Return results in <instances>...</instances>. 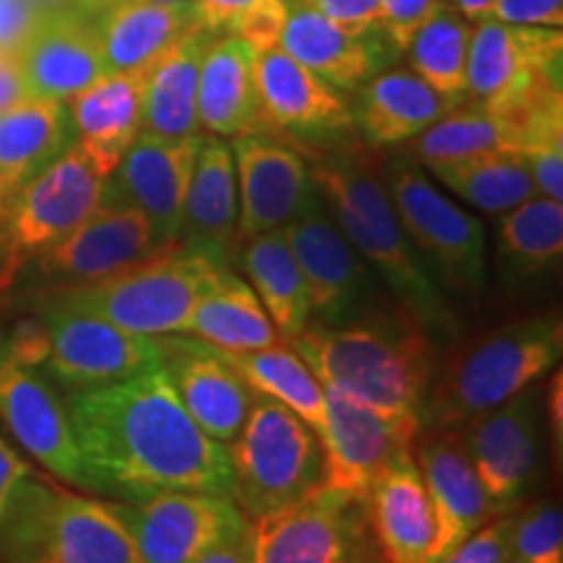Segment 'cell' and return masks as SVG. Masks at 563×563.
I'll return each mask as SVG.
<instances>
[{
    "instance_id": "8",
    "label": "cell",
    "mask_w": 563,
    "mask_h": 563,
    "mask_svg": "<svg viewBox=\"0 0 563 563\" xmlns=\"http://www.w3.org/2000/svg\"><path fill=\"white\" fill-rule=\"evenodd\" d=\"M384 186L407 238L433 277L454 292L481 295L488 285L485 224L443 196L407 154L384 162Z\"/></svg>"
},
{
    "instance_id": "1",
    "label": "cell",
    "mask_w": 563,
    "mask_h": 563,
    "mask_svg": "<svg viewBox=\"0 0 563 563\" xmlns=\"http://www.w3.org/2000/svg\"><path fill=\"white\" fill-rule=\"evenodd\" d=\"M87 490L139 504L167 490L232 493L230 449L203 433L162 365L66 394Z\"/></svg>"
},
{
    "instance_id": "18",
    "label": "cell",
    "mask_w": 563,
    "mask_h": 563,
    "mask_svg": "<svg viewBox=\"0 0 563 563\" xmlns=\"http://www.w3.org/2000/svg\"><path fill=\"white\" fill-rule=\"evenodd\" d=\"M203 133L165 139L141 131L104 178L100 203L139 209L165 243L178 245L183 232V203Z\"/></svg>"
},
{
    "instance_id": "36",
    "label": "cell",
    "mask_w": 563,
    "mask_h": 563,
    "mask_svg": "<svg viewBox=\"0 0 563 563\" xmlns=\"http://www.w3.org/2000/svg\"><path fill=\"white\" fill-rule=\"evenodd\" d=\"M224 361L241 373V378L258 397L279 402L282 407L298 415L316 435H323L327 428V399L323 384L313 376V371L302 363V357L285 344H272L262 350L232 352L222 350Z\"/></svg>"
},
{
    "instance_id": "30",
    "label": "cell",
    "mask_w": 563,
    "mask_h": 563,
    "mask_svg": "<svg viewBox=\"0 0 563 563\" xmlns=\"http://www.w3.org/2000/svg\"><path fill=\"white\" fill-rule=\"evenodd\" d=\"M196 115L199 129L220 139H235L262 125L253 84V53L232 34H217L203 53Z\"/></svg>"
},
{
    "instance_id": "39",
    "label": "cell",
    "mask_w": 563,
    "mask_h": 563,
    "mask_svg": "<svg viewBox=\"0 0 563 563\" xmlns=\"http://www.w3.org/2000/svg\"><path fill=\"white\" fill-rule=\"evenodd\" d=\"M470 34H473V21L443 5L412 34L402 55H407L410 68L422 81L462 102L467 100L464 70H467Z\"/></svg>"
},
{
    "instance_id": "26",
    "label": "cell",
    "mask_w": 563,
    "mask_h": 563,
    "mask_svg": "<svg viewBox=\"0 0 563 563\" xmlns=\"http://www.w3.org/2000/svg\"><path fill=\"white\" fill-rule=\"evenodd\" d=\"M368 519L384 563H433L435 514L412 449L394 456L373 485Z\"/></svg>"
},
{
    "instance_id": "55",
    "label": "cell",
    "mask_w": 563,
    "mask_h": 563,
    "mask_svg": "<svg viewBox=\"0 0 563 563\" xmlns=\"http://www.w3.org/2000/svg\"><path fill=\"white\" fill-rule=\"evenodd\" d=\"M118 3H123V0H81L84 9H89V11H110L112 5H118Z\"/></svg>"
},
{
    "instance_id": "15",
    "label": "cell",
    "mask_w": 563,
    "mask_h": 563,
    "mask_svg": "<svg viewBox=\"0 0 563 563\" xmlns=\"http://www.w3.org/2000/svg\"><path fill=\"white\" fill-rule=\"evenodd\" d=\"M323 485L368 504L373 485L394 456L412 449L420 422L386 418L332 386H323Z\"/></svg>"
},
{
    "instance_id": "20",
    "label": "cell",
    "mask_w": 563,
    "mask_h": 563,
    "mask_svg": "<svg viewBox=\"0 0 563 563\" xmlns=\"http://www.w3.org/2000/svg\"><path fill=\"white\" fill-rule=\"evenodd\" d=\"M162 368L203 433L230 446L249 418L256 391L224 361L222 350L194 334L157 336Z\"/></svg>"
},
{
    "instance_id": "48",
    "label": "cell",
    "mask_w": 563,
    "mask_h": 563,
    "mask_svg": "<svg viewBox=\"0 0 563 563\" xmlns=\"http://www.w3.org/2000/svg\"><path fill=\"white\" fill-rule=\"evenodd\" d=\"M42 16L30 0H0V53H19Z\"/></svg>"
},
{
    "instance_id": "33",
    "label": "cell",
    "mask_w": 563,
    "mask_h": 563,
    "mask_svg": "<svg viewBox=\"0 0 563 563\" xmlns=\"http://www.w3.org/2000/svg\"><path fill=\"white\" fill-rule=\"evenodd\" d=\"M238 230V175L228 139L203 133L196 154L186 203H183L180 243L235 249Z\"/></svg>"
},
{
    "instance_id": "27",
    "label": "cell",
    "mask_w": 563,
    "mask_h": 563,
    "mask_svg": "<svg viewBox=\"0 0 563 563\" xmlns=\"http://www.w3.org/2000/svg\"><path fill=\"white\" fill-rule=\"evenodd\" d=\"M352 95V125L371 146L407 144L460 104V100H452L422 81L412 68L389 66L371 76Z\"/></svg>"
},
{
    "instance_id": "47",
    "label": "cell",
    "mask_w": 563,
    "mask_h": 563,
    "mask_svg": "<svg viewBox=\"0 0 563 563\" xmlns=\"http://www.w3.org/2000/svg\"><path fill=\"white\" fill-rule=\"evenodd\" d=\"M488 16L506 21V24L561 30L563 0H493Z\"/></svg>"
},
{
    "instance_id": "11",
    "label": "cell",
    "mask_w": 563,
    "mask_h": 563,
    "mask_svg": "<svg viewBox=\"0 0 563 563\" xmlns=\"http://www.w3.org/2000/svg\"><path fill=\"white\" fill-rule=\"evenodd\" d=\"M170 249L175 245L162 241L139 209L100 203L89 220L26 264L21 274L42 298L115 277Z\"/></svg>"
},
{
    "instance_id": "45",
    "label": "cell",
    "mask_w": 563,
    "mask_h": 563,
    "mask_svg": "<svg viewBox=\"0 0 563 563\" xmlns=\"http://www.w3.org/2000/svg\"><path fill=\"white\" fill-rule=\"evenodd\" d=\"M34 481V470L26 464L11 443L0 435V551H3L5 534L16 517L21 501H24L26 488Z\"/></svg>"
},
{
    "instance_id": "53",
    "label": "cell",
    "mask_w": 563,
    "mask_h": 563,
    "mask_svg": "<svg viewBox=\"0 0 563 563\" xmlns=\"http://www.w3.org/2000/svg\"><path fill=\"white\" fill-rule=\"evenodd\" d=\"M443 3H446L449 9H454L456 13H462V16L470 21L488 16L493 9V0H443Z\"/></svg>"
},
{
    "instance_id": "37",
    "label": "cell",
    "mask_w": 563,
    "mask_h": 563,
    "mask_svg": "<svg viewBox=\"0 0 563 563\" xmlns=\"http://www.w3.org/2000/svg\"><path fill=\"white\" fill-rule=\"evenodd\" d=\"M428 173L470 207L490 217H504L534 196L532 175L522 154L511 150L483 152L475 157L439 162Z\"/></svg>"
},
{
    "instance_id": "6",
    "label": "cell",
    "mask_w": 563,
    "mask_h": 563,
    "mask_svg": "<svg viewBox=\"0 0 563 563\" xmlns=\"http://www.w3.org/2000/svg\"><path fill=\"white\" fill-rule=\"evenodd\" d=\"M3 563H141L123 501L81 496L34 475L5 534Z\"/></svg>"
},
{
    "instance_id": "5",
    "label": "cell",
    "mask_w": 563,
    "mask_h": 563,
    "mask_svg": "<svg viewBox=\"0 0 563 563\" xmlns=\"http://www.w3.org/2000/svg\"><path fill=\"white\" fill-rule=\"evenodd\" d=\"M228 262L230 253L214 245L178 243L115 277L76 290L42 295L40 300L100 316L131 334H188V319L203 282L217 266Z\"/></svg>"
},
{
    "instance_id": "16",
    "label": "cell",
    "mask_w": 563,
    "mask_h": 563,
    "mask_svg": "<svg viewBox=\"0 0 563 563\" xmlns=\"http://www.w3.org/2000/svg\"><path fill=\"white\" fill-rule=\"evenodd\" d=\"M0 422L55 481L87 488L66 399L45 373L13 355L5 334H0Z\"/></svg>"
},
{
    "instance_id": "38",
    "label": "cell",
    "mask_w": 563,
    "mask_h": 563,
    "mask_svg": "<svg viewBox=\"0 0 563 563\" xmlns=\"http://www.w3.org/2000/svg\"><path fill=\"white\" fill-rule=\"evenodd\" d=\"M498 264L506 277L538 279L559 269L563 256V203L534 194L498 217Z\"/></svg>"
},
{
    "instance_id": "7",
    "label": "cell",
    "mask_w": 563,
    "mask_h": 563,
    "mask_svg": "<svg viewBox=\"0 0 563 563\" xmlns=\"http://www.w3.org/2000/svg\"><path fill=\"white\" fill-rule=\"evenodd\" d=\"M228 449L230 498L249 519L285 509L323 483V443L313 428L258 394Z\"/></svg>"
},
{
    "instance_id": "3",
    "label": "cell",
    "mask_w": 563,
    "mask_h": 563,
    "mask_svg": "<svg viewBox=\"0 0 563 563\" xmlns=\"http://www.w3.org/2000/svg\"><path fill=\"white\" fill-rule=\"evenodd\" d=\"M290 347L323 386L386 418L420 422L435 371V344L405 308L371 311L340 327L308 323Z\"/></svg>"
},
{
    "instance_id": "13",
    "label": "cell",
    "mask_w": 563,
    "mask_h": 563,
    "mask_svg": "<svg viewBox=\"0 0 563 563\" xmlns=\"http://www.w3.org/2000/svg\"><path fill=\"white\" fill-rule=\"evenodd\" d=\"M282 232L311 295V323L340 327L373 311V269L336 224L319 188Z\"/></svg>"
},
{
    "instance_id": "51",
    "label": "cell",
    "mask_w": 563,
    "mask_h": 563,
    "mask_svg": "<svg viewBox=\"0 0 563 563\" xmlns=\"http://www.w3.org/2000/svg\"><path fill=\"white\" fill-rule=\"evenodd\" d=\"M196 563H251V525L217 540Z\"/></svg>"
},
{
    "instance_id": "4",
    "label": "cell",
    "mask_w": 563,
    "mask_h": 563,
    "mask_svg": "<svg viewBox=\"0 0 563 563\" xmlns=\"http://www.w3.org/2000/svg\"><path fill=\"white\" fill-rule=\"evenodd\" d=\"M563 323L559 316H527L462 344L433 371L420 431H462L519 391L559 368Z\"/></svg>"
},
{
    "instance_id": "40",
    "label": "cell",
    "mask_w": 563,
    "mask_h": 563,
    "mask_svg": "<svg viewBox=\"0 0 563 563\" xmlns=\"http://www.w3.org/2000/svg\"><path fill=\"white\" fill-rule=\"evenodd\" d=\"M496 150H509L496 118L483 102L464 100L418 133L407 146V157L418 162L420 167H431L439 162L475 157V154Z\"/></svg>"
},
{
    "instance_id": "31",
    "label": "cell",
    "mask_w": 563,
    "mask_h": 563,
    "mask_svg": "<svg viewBox=\"0 0 563 563\" xmlns=\"http://www.w3.org/2000/svg\"><path fill=\"white\" fill-rule=\"evenodd\" d=\"M217 34L194 24L146 70L144 125L141 131L165 139H183L199 133L196 89L207 47Z\"/></svg>"
},
{
    "instance_id": "46",
    "label": "cell",
    "mask_w": 563,
    "mask_h": 563,
    "mask_svg": "<svg viewBox=\"0 0 563 563\" xmlns=\"http://www.w3.org/2000/svg\"><path fill=\"white\" fill-rule=\"evenodd\" d=\"M350 34L378 32L384 0H302ZM382 34V32H378Z\"/></svg>"
},
{
    "instance_id": "29",
    "label": "cell",
    "mask_w": 563,
    "mask_h": 563,
    "mask_svg": "<svg viewBox=\"0 0 563 563\" xmlns=\"http://www.w3.org/2000/svg\"><path fill=\"white\" fill-rule=\"evenodd\" d=\"M76 144L68 104L26 97L0 112V209Z\"/></svg>"
},
{
    "instance_id": "28",
    "label": "cell",
    "mask_w": 563,
    "mask_h": 563,
    "mask_svg": "<svg viewBox=\"0 0 563 563\" xmlns=\"http://www.w3.org/2000/svg\"><path fill=\"white\" fill-rule=\"evenodd\" d=\"M144 84L146 70L104 74L66 102L76 144L102 167L104 175L115 170L125 150L141 133Z\"/></svg>"
},
{
    "instance_id": "17",
    "label": "cell",
    "mask_w": 563,
    "mask_h": 563,
    "mask_svg": "<svg viewBox=\"0 0 563 563\" xmlns=\"http://www.w3.org/2000/svg\"><path fill=\"white\" fill-rule=\"evenodd\" d=\"M238 175V243L285 230L316 196V183L300 150L253 129L230 141Z\"/></svg>"
},
{
    "instance_id": "14",
    "label": "cell",
    "mask_w": 563,
    "mask_h": 563,
    "mask_svg": "<svg viewBox=\"0 0 563 563\" xmlns=\"http://www.w3.org/2000/svg\"><path fill=\"white\" fill-rule=\"evenodd\" d=\"M543 391L538 384L462 428L483 490L496 514L514 511L543 470Z\"/></svg>"
},
{
    "instance_id": "22",
    "label": "cell",
    "mask_w": 563,
    "mask_h": 563,
    "mask_svg": "<svg viewBox=\"0 0 563 563\" xmlns=\"http://www.w3.org/2000/svg\"><path fill=\"white\" fill-rule=\"evenodd\" d=\"M412 456L435 514L431 551L435 563L498 514L483 490L460 431H420L415 435Z\"/></svg>"
},
{
    "instance_id": "10",
    "label": "cell",
    "mask_w": 563,
    "mask_h": 563,
    "mask_svg": "<svg viewBox=\"0 0 563 563\" xmlns=\"http://www.w3.org/2000/svg\"><path fill=\"white\" fill-rule=\"evenodd\" d=\"M251 563H384L368 504L319 488L251 519Z\"/></svg>"
},
{
    "instance_id": "52",
    "label": "cell",
    "mask_w": 563,
    "mask_h": 563,
    "mask_svg": "<svg viewBox=\"0 0 563 563\" xmlns=\"http://www.w3.org/2000/svg\"><path fill=\"white\" fill-rule=\"evenodd\" d=\"M543 412H548V426H551V439L555 443V452H561L563 439V382L561 371L555 368L551 386H548V399L543 402Z\"/></svg>"
},
{
    "instance_id": "56",
    "label": "cell",
    "mask_w": 563,
    "mask_h": 563,
    "mask_svg": "<svg viewBox=\"0 0 563 563\" xmlns=\"http://www.w3.org/2000/svg\"><path fill=\"white\" fill-rule=\"evenodd\" d=\"M144 3H157V5H188L194 0H144Z\"/></svg>"
},
{
    "instance_id": "54",
    "label": "cell",
    "mask_w": 563,
    "mask_h": 563,
    "mask_svg": "<svg viewBox=\"0 0 563 563\" xmlns=\"http://www.w3.org/2000/svg\"><path fill=\"white\" fill-rule=\"evenodd\" d=\"M30 3L42 13H55V11H60L63 5H68L70 0H30Z\"/></svg>"
},
{
    "instance_id": "34",
    "label": "cell",
    "mask_w": 563,
    "mask_h": 563,
    "mask_svg": "<svg viewBox=\"0 0 563 563\" xmlns=\"http://www.w3.org/2000/svg\"><path fill=\"white\" fill-rule=\"evenodd\" d=\"M194 24L191 3L157 5L144 0H123L112 5L97 26L108 74L150 70L154 60Z\"/></svg>"
},
{
    "instance_id": "42",
    "label": "cell",
    "mask_w": 563,
    "mask_h": 563,
    "mask_svg": "<svg viewBox=\"0 0 563 563\" xmlns=\"http://www.w3.org/2000/svg\"><path fill=\"white\" fill-rule=\"evenodd\" d=\"M287 13H290V0H253L249 9H243L232 19L228 32L251 47V53L269 51L279 45L282 32H285Z\"/></svg>"
},
{
    "instance_id": "2",
    "label": "cell",
    "mask_w": 563,
    "mask_h": 563,
    "mask_svg": "<svg viewBox=\"0 0 563 563\" xmlns=\"http://www.w3.org/2000/svg\"><path fill=\"white\" fill-rule=\"evenodd\" d=\"M308 170L321 199L365 264L389 287L399 308H405L433 344H449L460 334V321L449 308L441 282L399 222L384 186V159L365 146L302 150Z\"/></svg>"
},
{
    "instance_id": "21",
    "label": "cell",
    "mask_w": 563,
    "mask_h": 563,
    "mask_svg": "<svg viewBox=\"0 0 563 563\" xmlns=\"http://www.w3.org/2000/svg\"><path fill=\"white\" fill-rule=\"evenodd\" d=\"M258 123L292 133L308 144L350 133L352 110L342 91L292 60L282 47L253 53Z\"/></svg>"
},
{
    "instance_id": "32",
    "label": "cell",
    "mask_w": 563,
    "mask_h": 563,
    "mask_svg": "<svg viewBox=\"0 0 563 563\" xmlns=\"http://www.w3.org/2000/svg\"><path fill=\"white\" fill-rule=\"evenodd\" d=\"M188 334L220 350H262L279 344V334L256 298L249 279L238 277L230 262L203 282L188 319Z\"/></svg>"
},
{
    "instance_id": "49",
    "label": "cell",
    "mask_w": 563,
    "mask_h": 563,
    "mask_svg": "<svg viewBox=\"0 0 563 563\" xmlns=\"http://www.w3.org/2000/svg\"><path fill=\"white\" fill-rule=\"evenodd\" d=\"M253 0H194L191 9L196 16V24L209 30L211 34L228 32L232 19L243 9H249Z\"/></svg>"
},
{
    "instance_id": "12",
    "label": "cell",
    "mask_w": 563,
    "mask_h": 563,
    "mask_svg": "<svg viewBox=\"0 0 563 563\" xmlns=\"http://www.w3.org/2000/svg\"><path fill=\"white\" fill-rule=\"evenodd\" d=\"M47 332L42 373L66 394L100 389L162 365L157 336H141L58 302L40 300Z\"/></svg>"
},
{
    "instance_id": "24",
    "label": "cell",
    "mask_w": 563,
    "mask_h": 563,
    "mask_svg": "<svg viewBox=\"0 0 563 563\" xmlns=\"http://www.w3.org/2000/svg\"><path fill=\"white\" fill-rule=\"evenodd\" d=\"M279 47L342 95L363 87L397 55L378 32H344L302 0H290Z\"/></svg>"
},
{
    "instance_id": "50",
    "label": "cell",
    "mask_w": 563,
    "mask_h": 563,
    "mask_svg": "<svg viewBox=\"0 0 563 563\" xmlns=\"http://www.w3.org/2000/svg\"><path fill=\"white\" fill-rule=\"evenodd\" d=\"M30 97L19 53H0V112Z\"/></svg>"
},
{
    "instance_id": "41",
    "label": "cell",
    "mask_w": 563,
    "mask_h": 563,
    "mask_svg": "<svg viewBox=\"0 0 563 563\" xmlns=\"http://www.w3.org/2000/svg\"><path fill=\"white\" fill-rule=\"evenodd\" d=\"M509 563H563V514L559 504L548 498L511 514Z\"/></svg>"
},
{
    "instance_id": "44",
    "label": "cell",
    "mask_w": 563,
    "mask_h": 563,
    "mask_svg": "<svg viewBox=\"0 0 563 563\" xmlns=\"http://www.w3.org/2000/svg\"><path fill=\"white\" fill-rule=\"evenodd\" d=\"M443 0H384L382 11V37L389 42V47L397 55H402L410 45L412 34L443 9Z\"/></svg>"
},
{
    "instance_id": "19",
    "label": "cell",
    "mask_w": 563,
    "mask_h": 563,
    "mask_svg": "<svg viewBox=\"0 0 563 563\" xmlns=\"http://www.w3.org/2000/svg\"><path fill=\"white\" fill-rule=\"evenodd\" d=\"M123 514L141 563H196L217 540L251 525L230 496L199 490H167L139 504L123 501Z\"/></svg>"
},
{
    "instance_id": "43",
    "label": "cell",
    "mask_w": 563,
    "mask_h": 563,
    "mask_svg": "<svg viewBox=\"0 0 563 563\" xmlns=\"http://www.w3.org/2000/svg\"><path fill=\"white\" fill-rule=\"evenodd\" d=\"M511 511L498 514L435 563H509Z\"/></svg>"
},
{
    "instance_id": "23",
    "label": "cell",
    "mask_w": 563,
    "mask_h": 563,
    "mask_svg": "<svg viewBox=\"0 0 563 563\" xmlns=\"http://www.w3.org/2000/svg\"><path fill=\"white\" fill-rule=\"evenodd\" d=\"M563 68V34L551 26L506 24L493 16L473 21L467 47V97L488 102L511 84L532 74H559Z\"/></svg>"
},
{
    "instance_id": "9",
    "label": "cell",
    "mask_w": 563,
    "mask_h": 563,
    "mask_svg": "<svg viewBox=\"0 0 563 563\" xmlns=\"http://www.w3.org/2000/svg\"><path fill=\"white\" fill-rule=\"evenodd\" d=\"M108 175L74 144L0 209V285L95 214Z\"/></svg>"
},
{
    "instance_id": "25",
    "label": "cell",
    "mask_w": 563,
    "mask_h": 563,
    "mask_svg": "<svg viewBox=\"0 0 563 563\" xmlns=\"http://www.w3.org/2000/svg\"><path fill=\"white\" fill-rule=\"evenodd\" d=\"M30 97L68 102L108 74L100 30L70 13H45L19 51Z\"/></svg>"
},
{
    "instance_id": "35",
    "label": "cell",
    "mask_w": 563,
    "mask_h": 563,
    "mask_svg": "<svg viewBox=\"0 0 563 563\" xmlns=\"http://www.w3.org/2000/svg\"><path fill=\"white\" fill-rule=\"evenodd\" d=\"M241 245V264L249 285L262 300L279 340L290 344L311 323V295L287 245L285 232H264V235L238 243V249Z\"/></svg>"
}]
</instances>
